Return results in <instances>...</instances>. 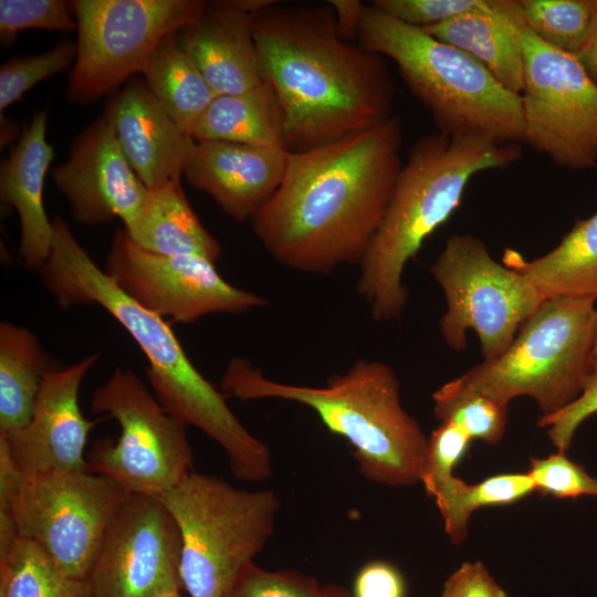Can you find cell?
<instances>
[{"label":"cell","mask_w":597,"mask_h":597,"mask_svg":"<svg viewBox=\"0 0 597 597\" xmlns=\"http://www.w3.org/2000/svg\"><path fill=\"white\" fill-rule=\"evenodd\" d=\"M357 44L397 64L438 132L498 144L523 142L521 95L505 88L465 52L371 4H365Z\"/></svg>","instance_id":"6"},{"label":"cell","mask_w":597,"mask_h":597,"mask_svg":"<svg viewBox=\"0 0 597 597\" xmlns=\"http://www.w3.org/2000/svg\"><path fill=\"white\" fill-rule=\"evenodd\" d=\"M52 178L73 220L83 226L117 218L128 229L149 192L125 157L105 113L74 138L66 160L53 170Z\"/></svg>","instance_id":"16"},{"label":"cell","mask_w":597,"mask_h":597,"mask_svg":"<svg viewBox=\"0 0 597 597\" xmlns=\"http://www.w3.org/2000/svg\"><path fill=\"white\" fill-rule=\"evenodd\" d=\"M159 499L180 532V578L190 597L226 596L270 540L281 505L272 490L195 471Z\"/></svg>","instance_id":"7"},{"label":"cell","mask_w":597,"mask_h":597,"mask_svg":"<svg viewBox=\"0 0 597 597\" xmlns=\"http://www.w3.org/2000/svg\"><path fill=\"white\" fill-rule=\"evenodd\" d=\"M125 231L135 244L155 253L195 254L214 263L221 254L220 243L189 205L181 180L149 189L140 214Z\"/></svg>","instance_id":"24"},{"label":"cell","mask_w":597,"mask_h":597,"mask_svg":"<svg viewBox=\"0 0 597 597\" xmlns=\"http://www.w3.org/2000/svg\"><path fill=\"white\" fill-rule=\"evenodd\" d=\"M521 157L519 144L438 130L410 147L384 220L359 263L356 291L376 322L401 315L408 296L402 283L407 263L458 209L470 179Z\"/></svg>","instance_id":"4"},{"label":"cell","mask_w":597,"mask_h":597,"mask_svg":"<svg viewBox=\"0 0 597 597\" xmlns=\"http://www.w3.org/2000/svg\"><path fill=\"white\" fill-rule=\"evenodd\" d=\"M523 23L542 41L575 55L588 34L597 0H516Z\"/></svg>","instance_id":"31"},{"label":"cell","mask_w":597,"mask_h":597,"mask_svg":"<svg viewBox=\"0 0 597 597\" xmlns=\"http://www.w3.org/2000/svg\"><path fill=\"white\" fill-rule=\"evenodd\" d=\"M322 585L297 570H268L254 562L238 575L224 597H318Z\"/></svg>","instance_id":"35"},{"label":"cell","mask_w":597,"mask_h":597,"mask_svg":"<svg viewBox=\"0 0 597 597\" xmlns=\"http://www.w3.org/2000/svg\"><path fill=\"white\" fill-rule=\"evenodd\" d=\"M489 0H373L374 8L405 24L426 29L467 12L482 9Z\"/></svg>","instance_id":"37"},{"label":"cell","mask_w":597,"mask_h":597,"mask_svg":"<svg viewBox=\"0 0 597 597\" xmlns=\"http://www.w3.org/2000/svg\"><path fill=\"white\" fill-rule=\"evenodd\" d=\"M221 388L243 400L281 399L312 409L323 425L353 448L359 472L388 486L421 483L428 438L400 401L394 369L380 360L358 358L324 386L293 385L268 378L249 359H231Z\"/></svg>","instance_id":"5"},{"label":"cell","mask_w":597,"mask_h":597,"mask_svg":"<svg viewBox=\"0 0 597 597\" xmlns=\"http://www.w3.org/2000/svg\"><path fill=\"white\" fill-rule=\"evenodd\" d=\"M273 0L208 2L201 17L180 31L187 50L218 95L245 93L264 82L252 33V15Z\"/></svg>","instance_id":"20"},{"label":"cell","mask_w":597,"mask_h":597,"mask_svg":"<svg viewBox=\"0 0 597 597\" xmlns=\"http://www.w3.org/2000/svg\"><path fill=\"white\" fill-rule=\"evenodd\" d=\"M402 129L378 125L305 151H289L281 185L250 220L268 253L292 270L327 274L359 264L401 169Z\"/></svg>","instance_id":"1"},{"label":"cell","mask_w":597,"mask_h":597,"mask_svg":"<svg viewBox=\"0 0 597 597\" xmlns=\"http://www.w3.org/2000/svg\"><path fill=\"white\" fill-rule=\"evenodd\" d=\"M535 492L527 473H501L475 484L453 476L433 499L443 519L444 531L454 545L468 537L469 521L480 507L512 504Z\"/></svg>","instance_id":"28"},{"label":"cell","mask_w":597,"mask_h":597,"mask_svg":"<svg viewBox=\"0 0 597 597\" xmlns=\"http://www.w3.org/2000/svg\"><path fill=\"white\" fill-rule=\"evenodd\" d=\"M52 222V249L40 275L59 305L103 307L144 353L148 381L166 411L216 441L227 453L237 479H268L272 473L269 447L239 420L226 394L195 367L167 321L126 295L91 258L63 218L56 216Z\"/></svg>","instance_id":"3"},{"label":"cell","mask_w":597,"mask_h":597,"mask_svg":"<svg viewBox=\"0 0 597 597\" xmlns=\"http://www.w3.org/2000/svg\"><path fill=\"white\" fill-rule=\"evenodd\" d=\"M430 272L447 301L440 320L444 342L461 352L467 331L473 329L483 362L505 353L521 326L545 302L525 275L495 261L483 241L470 233L448 238Z\"/></svg>","instance_id":"11"},{"label":"cell","mask_w":597,"mask_h":597,"mask_svg":"<svg viewBox=\"0 0 597 597\" xmlns=\"http://www.w3.org/2000/svg\"><path fill=\"white\" fill-rule=\"evenodd\" d=\"M440 597H507L479 561L465 562L446 580Z\"/></svg>","instance_id":"40"},{"label":"cell","mask_w":597,"mask_h":597,"mask_svg":"<svg viewBox=\"0 0 597 597\" xmlns=\"http://www.w3.org/2000/svg\"><path fill=\"white\" fill-rule=\"evenodd\" d=\"M251 24L289 151L326 145L392 115L395 85L383 56L341 36L328 1L273 0Z\"/></svg>","instance_id":"2"},{"label":"cell","mask_w":597,"mask_h":597,"mask_svg":"<svg viewBox=\"0 0 597 597\" xmlns=\"http://www.w3.org/2000/svg\"><path fill=\"white\" fill-rule=\"evenodd\" d=\"M591 364L593 366L597 365V336H596V341H595V345H594V349L591 354Z\"/></svg>","instance_id":"45"},{"label":"cell","mask_w":597,"mask_h":597,"mask_svg":"<svg viewBox=\"0 0 597 597\" xmlns=\"http://www.w3.org/2000/svg\"><path fill=\"white\" fill-rule=\"evenodd\" d=\"M472 438L451 422H441L428 438L426 467L421 484L427 494L437 491L451 478L453 468L467 452Z\"/></svg>","instance_id":"36"},{"label":"cell","mask_w":597,"mask_h":597,"mask_svg":"<svg viewBox=\"0 0 597 597\" xmlns=\"http://www.w3.org/2000/svg\"><path fill=\"white\" fill-rule=\"evenodd\" d=\"M46 125L48 112L35 113L0 166V198L19 218L21 262L25 270L39 272L53 241V222L43 205L44 178L54 157L46 142Z\"/></svg>","instance_id":"21"},{"label":"cell","mask_w":597,"mask_h":597,"mask_svg":"<svg viewBox=\"0 0 597 597\" xmlns=\"http://www.w3.org/2000/svg\"><path fill=\"white\" fill-rule=\"evenodd\" d=\"M76 44L63 41L43 53L15 56L0 67V113L40 82L73 66Z\"/></svg>","instance_id":"32"},{"label":"cell","mask_w":597,"mask_h":597,"mask_svg":"<svg viewBox=\"0 0 597 597\" xmlns=\"http://www.w3.org/2000/svg\"><path fill=\"white\" fill-rule=\"evenodd\" d=\"M502 263L525 275L544 300H597V211L578 219L561 243L545 255L526 260L507 248Z\"/></svg>","instance_id":"23"},{"label":"cell","mask_w":597,"mask_h":597,"mask_svg":"<svg viewBox=\"0 0 597 597\" xmlns=\"http://www.w3.org/2000/svg\"><path fill=\"white\" fill-rule=\"evenodd\" d=\"M289 150L219 140L196 142L184 177L231 218L250 221L282 182Z\"/></svg>","instance_id":"18"},{"label":"cell","mask_w":597,"mask_h":597,"mask_svg":"<svg viewBox=\"0 0 597 597\" xmlns=\"http://www.w3.org/2000/svg\"><path fill=\"white\" fill-rule=\"evenodd\" d=\"M0 589L7 597H94L87 579L64 574L38 545L21 536L0 559Z\"/></svg>","instance_id":"29"},{"label":"cell","mask_w":597,"mask_h":597,"mask_svg":"<svg viewBox=\"0 0 597 597\" xmlns=\"http://www.w3.org/2000/svg\"><path fill=\"white\" fill-rule=\"evenodd\" d=\"M535 491L556 499L597 498V478L570 460L564 452H555L545 458H531L526 472Z\"/></svg>","instance_id":"34"},{"label":"cell","mask_w":597,"mask_h":597,"mask_svg":"<svg viewBox=\"0 0 597 597\" xmlns=\"http://www.w3.org/2000/svg\"><path fill=\"white\" fill-rule=\"evenodd\" d=\"M54 369L31 331L8 321L0 323L1 432H12L30 421L42 383Z\"/></svg>","instance_id":"26"},{"label":"cell","mask_w":597,"mask_h":597,"mask_svg":"<svg viewBox=\"0 0 597 597\" xmlns=\"http://www.w3.org/2000/svg\"><path fill=\"white\" fill-rule=\"evenodd\" d=\"M104 271L138 305L182 324L211 314L245 313L269 303L254 292L230 284L211 260L144 250L124 228L114 233Z\"/></svg>","instance_id":"14"},{"label":"cell","mask_w":597,"mask_h":597,"mask_svg":"<svg viewBox=\"0 0 597 597\" xmlns=\"http://www.w3.org/2000/svg\"><path fill=\"white\" fill-rule=\"evenodd\" d=\"M129 493L88 470L24 475L11 502L18 533L66 575L87 579L107 528Z\"/></svg>","instance_id":"12"},{"label":"cell","mask_w":597,"mask_h":597,"mask_svg":"<svg viewBox=\"0 0 597 597\" xmlns=\"http://www.w3.org/2000/svg\"><path fill=\"white\" fill-rule=\"evenodd\" d=\"M156 597H182V596L180 595V590H170V591L163 593Z\"/></svg>","instance_id":"44"},{"label":"cell","mask_w":597,"mask_h":597,"mask_svg":"<svg viewBox=\"0 0 597 597\" xmlns=\"http://www.w3.org/2000/svg\"><path fill=\"white\" fill-rule=\"evenodd\" d=\"M97 360L98 354H92L48 374L30 421L12 432H2L13 461L24 475L56 470H88L84 450L97 421L83 415L78 394L83 380Z\"/></svg>","instance_id":"17"},{"label":"cell","mask_w":597,"mask_h":597,"mask_svg":"<svg viewBox=\"0 0 597 597\" xmlns=\"http://www.w3.org/2000/svg\"><path fill=\"white\" fill-rule=\"evenodd\" d=\"M596 336L595 301L546 300L521 326L505 353L473 366L462 378L506 406L516 397H531L541 417H548L582 392L593 368Z\"/></svg>","instance_id":"8"},{"label":"cell","mask_w":597,"mask_h":597,"mask_svg":"<svg viewBox=\"0 0 597 597\" xmlns=\"http://www.w3.org/2000/svg\"><path fill=\"white\" fill-rule=\"evenodd\" d=\"M189 135L196 142L219 140L287 150L283 115L266 81L242 94L216 96Z\"/></svg>","instance_id":"25"},{"label":"cell","mask_w":597,"mask_h":597,"mask_svg":"<svg viewBox=\"0 0 597 597\" xmlns=\"http://www.w3.org/2000/svg\"><path fill=\"white\" fill-rule=\"evenodd\" d=\"M433 411L440 422H451L472 439L496 444L507 425V406L474 390L457 377L433 394Z\"/></svg>","instance_id":"30"},{"label":"cell","mask_w":597,"mask_h":597,"mask_svg":"<svg viewBox=\"0 0 597 597\" xmlns=\"http://www.w3.org/2000/svg\"><path fill=\"white\" fill-rule=\"evenodd\" d=\"M142 75L165 112L188 135L217 96L182 42L180 31L159 43Z\"/></svg>","instance_id":"27"},{"label":"cell","mask_w":597,"mask_h":597,"mask_svg":"<svg viewBox=\"0 0 597 597\" xmlns=\"http://www.w3.org/2000/svg\"><path fill=\"white\" fill-rule=\"evenodd\" d=\"M71 32L76 30V21L71 2L62 0H1L0 41L11 44L24 30Z\"/></svg>","instance_id":"33"},{"label":"cell","mask_w":597,"mask_h":597,"mask_svg":"<svg viewBox=\"0 0 597 597\" xmlns=\"http://www.w3.org/2000/svg\"><path fill=\"white\" fill-rule=\"evenodd\" d=\"M336 18V25L341 36L352 43H357L358 30L366 3L358 0L328 1Z\"/></svg>","instance_id":"41"},{"label":"cell","mask_w":597,"mask_h":597,"mask_svg":"<svg viewBox=\"0 0 597 597\" xmlns=\"http://www.w3.org/2000/svg\"><path fill=\"white\" fill-rule=\"evenodd\" d=\"M350 593L353 597H406V583L396 566L374 561L357 572Z\"/></svg>","instance_id":"39"},{"label":"cell","mask_w":597,"mask_h":597,"mask_svg":"<svg viewBox=\"0 0 597 597\" xmlns=\"http://www.w3.org/2000/svg\"><path fill=\"white\" fill-rule=\"evenodd\" d=\"M517 17L516 0H489L482 9L422 30L465 52L505 88L521 95L524 59Z\"/></svg>","instance_id":"22"},{"label":"cell","mask_w":597,"mask_h":597,"mask_svg":"<svg viewBox=\"0 0 597 597\" xmlns=\"http://www.w3.org/2000/svg\"><path fill=\"white\" fill-rule=\"evenodd\" d=\"M179 528L156 496L129 493L87 578L94 597H156L182 588Z\"/></svg>","instance_id":"15"},{"label":"cell","mask_w":597,"mask_h":597,"mask_svg":"<svg viewBox=\"0 0 597 597\" xmlns=\"http://www.w3.org/2000/svg\"><path fill=\"white\" fill-rule=\"evenodd\" d=\"M517 25L524 59L523 142L559 167H596L597 84L575 55L536 36L520 11Z\"/></svg>","instance_id":"13"},{"label":"cell","mask_w":597,"mask_h":597,"mask_svg":"<svg viewBox=\"0 0 597 597\" xmlns=\"http://www.w3.org/2000/svg\"><path fill=\"white\" fill-rule=\"evenodd\" d=\"M597 412V365L593 366L579 396L561 411L540 417L537 425L547 428V436L558 452L566 453L578 427Z\"/></svg>","instance_id":"38"},{"label":"cell","mask_w":597,"mask_h":597,"mask_svg":"<svg viewBox=\"0 0 597 597\" xmlns=\"http://www.w3.org/2000/svg\"><path fill=\"white\" fill-rule=\"evenodd\" d=\"M104 113L129 165L148 189L181 180L196 140L170 118L143 78L126 82Z\"/></svg>","instance_id":"19"},{"label":"cell","mask_w":597,"mask_h":597,"mask_svg":"<svg viewBox=\"0 0 597 597\" xmlns=\"http://www.w3.org/2000/svg\"><path fill=\"white\" fill-rule=\"evenodd\" d=\"M575 56L597 84V6L586 40Z\"/></svg>","instance_id":"42"},{"label":"cell","mask_w":597,"mask_h":597,"mask_svg":"<svg viewBox=\"0 0 597 597\" xmlns=\"http://www.w3.org/2000/svg\"><path fill=\"white\" fill-rule=\"evenodd\" d=\"M91 408L115 419L119 436L94 442L86 459L88 471L128 493L156 498L191 471L187 426L166 411L133 370L116 368L92 394Z\"/></svg>","instance_id":"9"},{"label":"cell","mask_w":597,"mask_h":597,"mask_svg":"<svg viewBox=\"0 0 597 597\" xmlns=\"http://www.w3.org/2000/svg\"><path fill=\"white\" fill-rule=\"evenodd\" d=\"M76 56L67 98L88 104L142 74L159 43L198 21L203 0H75Z\"/></svg>","instance_id":"10"},{"label":"cell","mask_w":597,"mask_h":597,"mask_svg":"<svg viewBox=\"0 0 597 597\" xmlns=\"http://www.w3.org/2000/svg\"><path fill=\"white\" fill-rule=\"evenodd\" d=\"M318 597H353L352 593L338 585L322 586Z\"/></svg>","instance_id":"43"}]
</instances>
